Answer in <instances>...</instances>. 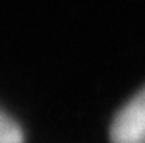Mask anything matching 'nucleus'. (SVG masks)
I'll use <instances>...</instances> for the list:
<instances>
[{"instance_id":"nucleus-1","label":"nucleus","mask_w":145,"mask_h":143,"mask_svg":"<svg viewBox=\"0 0 145 143\" xmlns=\"http://www.w3.org/2000/svg\"><path fill=\"white\" fill-rule=\"evenodd\" d=\"M110 139L112 143H145V87L116 114Z\"/></svg>"},{"instance_id":"nucleus-2","label":"nucleus","mask_w":145,"mask_h":143,"mask_svg":"<svg viewBox=\"0 0 145 143\" xmlns=\"http://www.w3.org/2000/svg\"><path fill=\"white\" fill-rule=\"evenodd\" d=\"M0 143H23L20 126L4 112H0Z\"/></svg>"}]
</instances>
